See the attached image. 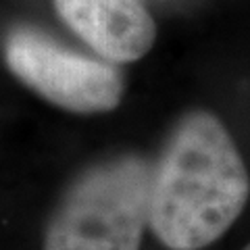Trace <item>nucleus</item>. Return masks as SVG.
<instances>
[{
    "label": "nucleus",
    "mask_w": 250,
    "mask_h": 250,
    "mask_svg": "<svg viewBox=\"0 0 250 250\" xmlns=\"http://www.w3.org/2000/svg\"><path fill=\"white\" fill-rule=\"evenodd\" d=\"M62 23L104 61L142 59L156 40V25L142 0H52Z\"/></svg>",
    "instance_id": "obj_4"
},
{
    "label": "nucleus",
    "mask_w": 250,
    "mask_h": 250,
    "mask_svg": "<svg viewBox=\"0 0 250 250\" xmlns=\"http://www.w3.org/2000/svg\"><path fill=\"white\" fill-rule=\"evenodd\" d=\"M150 190L152 169L140 156L90 167L50 215L42 250H140Z\"/></svg>",
    "instance_id": "obj_2"
},
{
    "label": "nucleus",
    "mask_w": 250,
    "mask_h": 250,
    "mask_svg": "<svg viewBox=\"0 0 250 250\" xmlns=\"http://www.w3.org/2000/svg\"><path fill=\"white\" fill-rule=\"evenodd\" d=\"M244 250H250V244H248V246H246V248H244Z\"/></svg>",
    "instance_id": "obj_5"
},
{
    "label": "nucleus",
    "mask_w": 250,
    "mask_h": 250,
    "mask_svg": "<svg viewBox=\"0 0 250 250\" xmlns=\"http://www.w3.org/2000/svg\"><path fill=\"white\" fill-rule=\"evenodd\" d=\"M250 177L215 115L196 111L173 129L152 171L148 223L169 250H200L244 210Z\"/></svg>",
    "instance_id": "obj_1"
},
{
    "label": "nucleus",
    "mask_w": 250,
    "mask_h": 250,
    "mask_svg": "<svg viewBox=\"0 0 250 250\" xmlns=\"http://www.w3.org/2000/svg\"><path fill=\"white\" fill-rule=\"evenodd\" d=\"M4 61L17 80L65 111L106 113L121 103L123 77L111 61L73 52L34 27L6 36Z\"/></svg>",
    "instance_id": "obj_3"
}]
</instances>
